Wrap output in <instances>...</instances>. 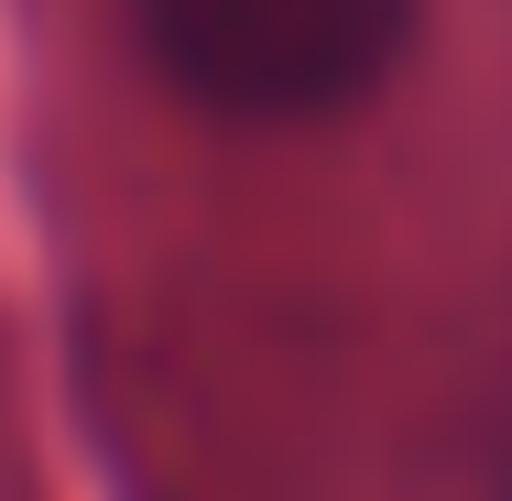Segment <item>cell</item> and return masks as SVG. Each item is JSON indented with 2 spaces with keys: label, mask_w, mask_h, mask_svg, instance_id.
Here are the masks:
<instances>
[{
  "label": "cell",
  "mask_w": 512,
  "mask_h": 501,
  "mask_svg": "<svg viewBox=\"0 0 512 501\" xmlns=\"http://www.w3.org/2000/svg\"><path fill=\"white\" fill-rule=\"evenodd\" d=\"M153 66L218 120L295 131L360 109L414 55L425 0H131Z\"/></svg>",
  "instance_id": "cell-1"
}]
</instances>
